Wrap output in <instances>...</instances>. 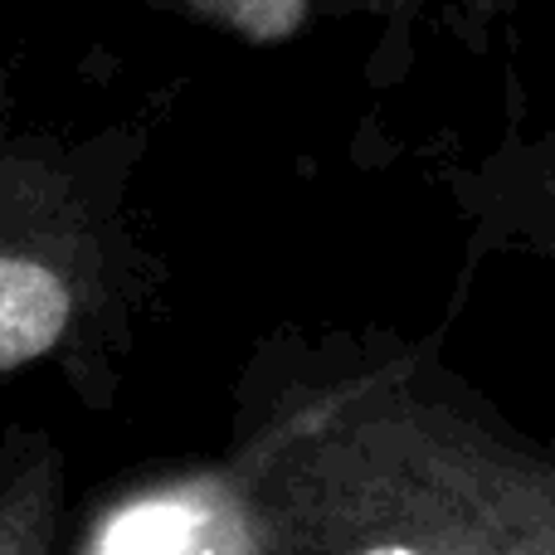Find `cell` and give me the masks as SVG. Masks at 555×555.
Segmentation results:
<instances>
[{
  "instance_id": "1",
  "label": "cell",
  "mask_w": 555,
  "mask_h": 555,
  "mask_svg": "<svg viewBox=\"0 0 555 555\" xmlns=\"http://www.w3.org/2000/svg\"><path fill=\"white\" fill-rule=\"evenodd\" d=\"M103 537L162 555H555V439L439 341L283 326L234 380L230 439Z\"/></svg>"
},
{
  "instance_id": "2",
  "label": "cell",
  "mask_w": 555,
  "mask_h": 555,
  "mask_svg": "<svg viewBox=\"0 0 555 555\" xmlns=\"http://www.w3.org/2000/svg\"><path fill=\"white\" fill-rule=\"evenodd\" d=\"M142 142L0 132V385L54 371L88 410H113L162 263L132 224Z\"/></svg>"
},
{
  "instance_id": "3",
  "label": "cell",
  "mask_w": 555,
  "mask_h": 555,
  "mask_svg": "<svg viewBox=\"0 0 555 555\" xmlns=\"http://www.w3.org/2000/svg\"><path fill=\"white\" fill-rule=\"evenodd\" d=\"M439 181L473 254L555 263V127L507 137L473 162L443 166Z\"/></svg>"
},
{
  "instance_id": "4",
  "label": "cell",
  "mask_w": 555,
  "mask_h": 555,
  "mask_svg": "<svg viewBox=\"0 0 555 555\" xmlns=\"http://www.w3.org/2000/svg\"><path fill=\"white\" fill-rule=\"evenodd\" d=\"M64 449L39 424L0 434V555H59L64 537Z\"/></svg>"
},
{
  "instance_id": "5",
  "label": "cell",
  "mask_w": 555,
  "mask_h": 555,
  "mask_svg": "<svg viewBox=\"0 0 555 555\" xmlns=\"http://www.w3.org/2000/svg\"><path fill=\"white\" fill-rule=\"evenodd\" d=\"M171 5H185L191 15L215 20L244 39H287L312 15V0H171Z\"/></svg>"
}]
</instances>
